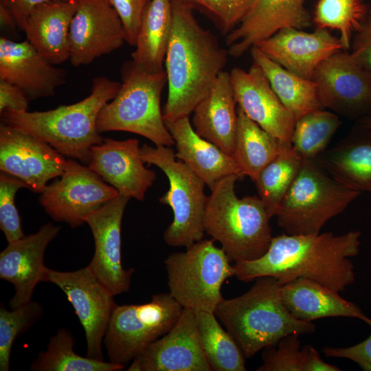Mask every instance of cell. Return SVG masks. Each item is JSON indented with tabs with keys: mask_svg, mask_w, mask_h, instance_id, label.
<instances>
[{
	"mask_svg": "<svg viewBox=\"0 0 371 371\" xmlns=\"http://www.w3.org/2000/svg\"><path fill=\"white\" fill-rule=\"evenodd\" d=\"M360 237L357 230L341 235L284 233L273 237L267 251L258 259L236 262L234 276L245 282L271 276L282 284L303 277L343 292L355 281L349 258L359 254Z\"/></svg>",
	"mask_w": 371,
	"mask_h": 371,
	"instance_id": "cell-1",
	"label": "cell"
},
{
	"mask_svg": "<svg viewBox=\"0 0 371 371\" xmlns=\"http://www.w3.org/2000/svg\"><path fill=\"white\" fill-rule=\"evenodd\" d=\"M172 28L164 63L168 92L164 121L189 117L223 71L229 55L200 25L191 5L172 0Z\"/></svg>",
	"mask_w": 371,
	"mask_h": 371,
	"instance_id": "cell-2",
	"label": "cell"
},
{
	"mask_svg": "<svg viewBox=\"0 0 371 371\" xmlns=\"http://www.w3.org/2000/svg\"><path fill=\"white\" fill-rule=\"evenodd\" d=\"M120 87V82L106 77H96L91 93L76 103L45 111L5 110L1 118L3 123L42 139L63 156L88 166L92 146L104 139L96 127L99 113Z\"/></svg>",
	"mask_w": 371,
	"mask_h": 371,
	"instance_id": "cell-3",
	"label": "cell"
},
{
	"mask_svg": "<svg viewBox=\"0 0 371 371\" xmlns=\"http://www.w3.org/2000/svg\"><path fill=\"white\" fill-rule=\"evenodd\" d=\"M282 285L274 277H260L246 293L231 299L223 298L217 306L216 317L246 358L276 345L290 334L315 332L313 322L295 318L286 308L281 299Z\"/></svg>",
	"mask_w": 371,
	"mask_h": 371,
	"instance_id": "cell-4",
	"label": "cell"
},
{
	"mask_svg": "<svg viewBox=\"0 0 371 371\" xmlns=\"http://www.w3.org/2000/svg\"><path fill=\"white\" fill-rule=\"evenodd\" d=\"M240 177L227 176L211 190L204 219L205 232L235 263L262 256L273 238L271 217L260 197L236 194L235 183Z\"/></svg>",
	"mask_w": 371,
	"mask_h": 371,
	"instance_id": "cell-5",
	"label": "cell"
},
{
	"mask_svg": "<svg viewBox=\"0 0 371 371\" xmlns=\"http://www.w3.org/2000/svg\"><path fill=\"white\" fill-rule=\"evenodd\" d=\"M121 74L122 82L117 95L98 116V133L126 131L142 135L155 146L175 144L161 109V95L167 83L166 71L147 72L131 60L124 63Z\"/></svg>",
	"mask_w": 371,
	"mask_h": 371,
	"instance_id": "cell-6",
	"label": "cell"
},
{
	"mask_svg": "<svg viewBox=\"0 0 371 371\" xmlns=\"http://www.w3.org/2000/svg\"><path fill=\"white\" fill-rule=\"evenodd\" d=\"M361 194L333 179L316 159H303L277 211L278 225L290 235L319 234Z\"/></svg>",
	"mask_w": 371,
	"mask_h": 371,
	"instance_id": "cell-7",
	"label": "cell"
},
{
	"mask_svg": "<svg viewBox=\"0 0 371 371\" xmlns=\"http://www.w3.org/2000/svg\"><path fill=\"white\" fill-rule=\"evenodd\" d=\"M214 240L202 239L164 261L168 293L183 308L214 313L223 284L234 276L231 260Z\"/></svg>",
	"mask_w": 371,
	"mask_h": 371,
	"instance_id": "cell-8",
	"label": "cell"
},
{
	"mask_svg": "<svg viewBox=\"0 0 371 371\" xmlns=\"http://www.w3.org/2000/svg\"><path fill=\"white\" fill-rule=\"evenodd\" d=\"M140 154L144 163L159 167L169 182L159 202L170 207L173 220L164 233L166 244L188 248L203 239L207 196L205 182L183 161L176 160L170 146L144 144Z\"/></svg>",
	"mask_w": 371,
	"mask_h": 371,
	"instance_id": "cell-9",
	"label": "cell"
},
{
	"mask_svg": "<svg viewBox=\"0 0 371 371\" xmlns=\"http://www.w3.org/2000/svg\"><path fill=\"white\" fill-rule=\"evenodd\" d=\"M183 308L169 293L144 304L117 305L104 338L109 361L123 366L133 361L174 326Z\"/></svg>",
	"mask_w": 371,
	"mask_h": 371,
	"instance_id": "cell-10",
	"label": "cell"
},
{
	"mask_svg": "<svg viewBox=\"0 0 371 371\" xmlns=\"http://www.w3.org/2000/svg\"><path fill=\"white\" fill-rule=\"evenodd\" d=\"M41 194V205L55 221L76 227L85 223L89 214L116 197L119 192L88 166L68 158L62 175Z\"/></svg>",
	"mask_w": 371,
	"mask_h": 371,
	"instance_id": "cell-11",
	"label": "cell"
},
{
	"mask_svg": "<svg viewBox=\"0 0 371 371\" xmlns=\"http://www.w3.org/2000/svg\"><path fill=\"white\" fill-rule=\"evenodd\" d=\"M43 282L58 286L73 306L85 330L87 356L104 360V338L117 305L115 295L88 266L74 271H59L46 267Z\"/></svg>",
	"mask_w": 371,
	"mask_h": 371,
	"instance_id": "cell-12",
	"label": "cell"
},
{
	"mask_svg": "<svg viewBox=\"0 0 371 371\" xmlns=\"http://www.w3.org/2000/svg\"><path fill=\"white\" fill-rule=\"evenodd\" d=\"M312 80L323 109L357 121L371 115V72L348 50H340L322 62Z\"/></svg>",
	"mask_w": 371,
	"mask_h": 371,
	"instance_id": "cell-13",
	"label": "cell"
},
{
	"mask_svg": "<svg viewBox=\"0 0 371 371\" xmlns=\"http://www.w3.org/2000/svg\"><path fill=\"white\" fill-rule=\"evenodd\" d=\"M46 142L18 127L0 126V170L41 193L64 172L67 159Z\"/></svg>",
	"mask_w": 371,
	"mask_h": 371,
	"instance_id": "cell-14",
	"label": "cell"
},
{
	"mask_svg": "<svg viewBox=\"0 0 371 371\" xmlns=\"http://www.w3.org/2000/svg\"><path fill=\"white\" fill-rule=\"evenodd\" d=\"M69 60L78 67L110 54L126 41L123 23L108 0H79L69 29Z\"/></svg>",
	"mask_w": 371,
	"mask_h": 371,
	"instance_id": "cell-15",
	"label": "cell"
},
{
	"mask_svg": "<svg viewBox=\"0 0 371 371\" xmlns=\"http://www.w3.org/2000/svg\"><path fill=\"white\" fill-rule=\"evenodd\" d=\"M129 199L119 194L85 218L95 243L94 255L87 266L114 295L129 291L135 271L125 269L121 260L122 221Z\"/></svg>",
	"mask_w": 371,
	"mask_h": 371,
	"instance_id": "cell-16",
	"label": "cell"
},
{
	"mask_svg": "<svg viewBox=\"0 0 371 371\" xmlns=\"http://www.w3.org/2000/svg\"><path fill=\"white\" fill-rule=\"evenodd\" d=\"M129 371H212L203 351L196 312L183 308L174 326L133 361Z\"/></svg>",
	"mask_w": 371,
	"mask_h": 371,
	"instance_id": "cell-17",
	"label": "cell"
},
{
	"mask_svg": "<svg viewBox=\"0 0 371 371\" xmlns=\"http://www.w3.org/2000/svg\"><path fill=\"white\" fill-rule=\"evenodd\" d=\"M229 74L238 106L267 132L292 144L295 117L276 95L260 67L254 62L247 71L234 67Z\"/></svg>",
	"mask_w": 371,
	"mask_h": 371,
	"instance_id": "cell-18",
	"label": "cell"
},
{
	"mask_svg": "<svg viewBox=\"0 0 371 371\" xmlns=\"http://www.w3.org/2000/svg\"><path fill=\"white\" fill-rule=\"evenodd\" d=\"M140 148L137 139L104 138L102 143L92 146L88 167L120 194L143 201L156 174L144 166Z\"/></svg>",
	"mask_w": 371,
	"mask_h": 371,
	"instance_id": "cell-19",
	"label": "cell"
},
{
	"mask_svg": "<svg viewBox=\"0 0 371 371\" xmlns=\"http://www.w3.org/2000/svg\"><path fill=\"white\" fill-rule=\"evenodd\" d=\"M254 46L286 69L308 80L322 62L343 49L340 38L328 30L306 32L294 27L281 29Z\"/></svg>",
	"mask_w": 371,
	"mask_h": 371,
	"instance_id": "cell-20",
	"label": "cell"
},
{
	"mask_svg": "<svg viewBox=\"0 0 371 371\" xmlns=\"http://www.w3.org/2000/svg\"><path fill=\"white\" fill-rule=\"evenodd\" d=\"M60 230V226L46 223L36 233L8 243L0 253V278L15 290L9 301L12 309L30 302L36 286L43 282L45 251Z\"/></svg>",
	"mask_w": 371,
	"mask_h": 371,
	"instance_id": "cell-21",
	"label": "cell"
},
{
	"mask_svg": "<svg viewBox=\"0 0 371 371\" xmlns=\"http://www.w3.org/2000/svg\"><path fill=\"white\" fill-rule=\"evenodd\" d=\"M304 2L305 0H254L238 25L226 35L229 55L239 57L281 29L308 27L312 18Z\"/></svg>",
	"mask_w": 371,
	"mask_h": 371,
	"instance_id": "cell-22",
	"label": "cell"
},
{
	"mask_svg": "<svg viewBox=\"0 0 371 371\" xmlns=\"http://www.w3.org/2000/svg\"><path fill=\"white\" fill-rule=\"evenodd\" d=\"M66 71L45 58L26 40L0 38V80L19 87L29 100L54 95Z\"/></svg>",
	"mask_w": 371,
	"mask_h": 371,
	"instance_id": "cell-23",
	"label": "cell"
},
{
	"mask_svg": "<svg viewBox=\"0 0 371 371\" xmlns=\"http://www.w3.org/2000/svg\"><path fill=\"white\" fill-rule=\"evenodd\" d=\"M177 146L175 156L203 180L212 190L222 179L243 175L233 157L194 131L189 117L165 121Z\"/></svg>",
	"mask_w": 371,
	"mask_h": 371,
	"instance_id": "cell-24",
	"label": "cell"
},
{
	"mask_svg": "<svg viewBox=\"0 0 371 371\" xmlns=\"http://www.w3.org/2000/svg\"><path fill=\"white\" fill-rule=\"evenodd\" d=\"M79 0H49L35 6L23 31L26 40L52 65L69 59V29Z\"/></svg>",
	"mask_w": 371,
	"mask_h": 371,
	"instance_id": "cell-25",
	"label": "cell"
},
{
	"mask_svg": "<svg viewBox=\"0 0 371 371\" xmlns=\"http://www.w3.org/2000/svg\"><path fill=\"white\" fill-rule=\"evenodd\" d=\"M230 74L223 71L192 112V126L203 139L232 156L238 113Z\"/></svg>",
	"mask_w": 371,
	"mask_h": 371,
	"instance_id": "cell-26",
	"label": "cell"
},
{
	"mask_svg": "<svg viewBox=\"0 0 371 371\" xmlns=\"http://www.w3.org/2000/svg\"><path fill=\"white\" fill-rule=\"evenodd\" d=\"M281 299L290 314L299 320L312 322L324 317H346L359 319L371 326V319L357 305L342 298L338 292L306 278L284 284Z\"/></svg>",
	"mask_w": 371,
	"mask_h": 371,
	"instance_id": "cell-27",
	"label": "cell"
},
{
	"mask_svg": "<svg viewBox=\"0 0 371 371\" xmlns=\"http://www.w3.org/2000/svg\"><path fill=\"white\" fill-rule=\"evenodd\" d=\"M315 159L344 186L360 192H371L370 129L357 122L345 138Z\"/></svg>",
	"mask_w": 371,
	"mask_h": 371,
	"instance_id": "cell-28",
	"label": "cell"
},
{
	"mask_svg": "<svg viewBox=\"0 0 371 371\" xmlns=\"http://www.w3.org/2000/svg\"><path fill=\"white\" fill-rule=\"evenodd\" d=\"M172 28V0H150L143 14L131 60L140 69L165 70L166 54Z\"/></svg>",
	"mask_w": 371,
	"mask_h": 371,
	"instance_id": "cell-29",
	"label": "cell"
},
{
	"mask_svg": "<svg viewBox=\"0 0 371 371\" xmlns=\"http://www.w3.org/2000/svg\"><path fill=\"white\" fill-rule=\"evenodd\" d=\"M232 155L243 176L254 181L260 172L290 143L273 136L251 120L238 106Z\"/></svg>",
	"mask_w": 371,
	"mask_h": 371,
	"instance_id": "cell-30",
	"label": "cell"
},
{
	"mask_svg": "<svg viewBox=\"0 0 371 371\" xmlns=\"http://www.w3.org/2000/svg\"><path fill=\"white\" fill-rule=\"evenodd\" d=\"M250 51L253 61L260 67L272 89L293 113L295 121L311 111L323 109L313 80L305 79L286 69L256 46Z\"/></svg>",
	"mask_w": 371,
	"mask_h": 371,
	"instance_id": "cell-31",
	"label": "cell"
},
{
	"mask_svg": "<svg viewBox=\"0 0 371 371\" xmlns=\"http://www.w3.org/2000/svg\"><path fill=\"white\" fill-rule=\"evenodd\" d=\"M201 345L214 371L246 370L245 356L232 335L224 330L214 313L196 311Z\"/></svg>",
	"mask_w": 371,
	"mask_h": 371,
	"instance_id": "cell-32",
	"label": "cell"
},
{
	"mask_svg": "<svg viewBox=\"0 0 371 371\" xmlns=\"http://www.w3.org/2000/svg\"><path fill=\"white\" fill-rule=\"evenodd\" d=\"M74 338L65 328L58 330L45 351L41 352L32 363L33 371H118L125 366L106 362L77 355L74 350Z\"/></svg>",
	"mask_w": 371,
	"mask_h": 371,
	"instance_id": "cell-33",
	"label": "cell"
},
{
	"mask_svg": "<svg viewBox=\"0 0 371 371\" xmlns=\"http://www.w3.org/2000/svg\"><path fill=\"white\" fill-rule=\"evenodd\" d=\"M302 163L303 159L293 150L292 144H289L260 172L254 181L258 196L271 218L276 215Z\"/></svg>",
	"mask_w": 371,
	"mask_h": 371,
	"instance_id": "cell-34",
	"label": "cell"
},
{
	"mask_svg": "<svg viewBox=\"0 0 371 371\" xmlns=\"http://www.w3.org/2000/svg\"><path fill=\"white\" fill-rule=\"evenodd\" d=\"M299 334H290L276 345L263 349L262 364L258 371H339L335 366L324 361L312 346L302 348Z\"/></svg>",
	"mask_w": 371,
	"mask_h": 371,
	"instance_id": "cell-35",
	"label": "cell"
},
{
	"mask_svg": "<svg viewBox=\"0 0 371 371\" xmlns=\"http://www.w3.org/2000/svg\"><path fill=\"white\" fill-rule=\"evenodd\" d=\"M370 10L364 0H318L312 21L316 29L337 30L343 49L348 50Z\"/></svg>",
	"mask_w": 371,
	"mask_h": 371,
	"instance_id": "cell-36",
	"label": "cell"
},
{
	"mask_svg": "<svg viewBox=\"0 0 371 371\" xmlns=\"http://www.w3.org/2000/svg\"><path fill=\"white\" fill-rule=\"evenodd\" d=\"M341 124L335 113L324 109L311 111L295 121L292 147L303 159H315L326 150Z\"/></svg>",
	"mask_w": 371,
	"mask_h": 371,
	"instance_id": "cell-37",
	"label": "cell"
},
{
	"mask_svg": "<svg viewBox=\"0 0 371 371\" xmlns=\"http://www.w3.org/2000/svg\"><path fill=\"white\" fill-rule=\"evenodd\" d=\"M43 315L42 306L32 301L8 311L2 304L0 308V370H10L12 348L19 336L27 330Z\"/></svg>",
	"mask_w": 371,
	"mask_h": 371,
	"instance_id": "cell-38",
	"label": "cell"
},
{
	"mask_svg": "<svg viewBox=\"0 0 371 371\" xmlns=\"http://www.w3.org/2000/svg\"><path fill=\"white\" fill-rule=\"evenodd\" d=\"M27 188L22 180L4 172L0 174V227L8 243L18 240L25 235L21 218L14 203L16 192Z\"/></svg>",
	"mask_w": 371,
	"mask_h": 371,
	"instance_id": "cell-39",
	"label": "cell"
},
{
	"mask_svg": "<svg viewBox=\"0 0 371 371\" xmlns=\"http://www.w3.org/2000/svg\"><path fill=\"white\" fill-rule=\"evenodd\" d=\"M210 13L221 30L228 34L241 22L254 0H183Z\"/></svg>",
	"mask_w": 371,
	"mask_h": 371,
	"instance_id": "cell-40",
	"label": "cell"
},
{
	"mask_svg": "<svg viewBox=\"0 0 371 371\" xmlns=\"http://www.w3.org/2000/svg\"><path fill=\"white\" fill-rule=\"evenodd\" d=\"M118 14L126 34V42L135 46L144 11L150 0H108Z\"/></svg>",
	"mask_w": 371,
	"mask_h": 371,
	"instance_id": "cell-41",
	"label": "cell"
},
{
	"mask_svg": "<svg viewBox=\"0 0 371 371\" xmlns=\"http://www.w3.org/2000/svg\"><path fill=\"white\" fill-rule=\"evenodd\" d=\"M322 352L327 357L350 359L364 371H371V334L363 341L346 348L325 346Z\"/></svg>",
	"mask_w": 371,
	"mask_h": 371,
	"instance_id": "cell-42",
	"label": "cell"
},
{
	"mask_svg": "<svg viewBox=\"0 0 371 371\" xmlns=\"http://www.w3.org/2000/svg\"><path fill=\"white\" fill-rule=\"evenodd\" d=\"M350 49L354 60L371 72V9L361 27L354 34Z\"/></svg>",
	"mask_w": 371,
	"mask_h": 371,
	"instance_id": "cell-43",
	"label": "cell"
},
{
	"mask_svg": "<svg viewBox=\"0 0 371 371\" xmlns=\"http://www.w3.org/2000/svg\"><path fill=\"white\" fill-rule=\"evenodd\" d=\"M29 100L19 87L0 80V113L5 110L26 111Z\"/></svg>",
	"mask_w": 371,
	"mask_h": 371,
	"instance_id": "cell-44",
	"label": "cell"
},
{
	"mask_svg": "<svg viewBox=\"0 0 371 371\" xmlns=\"http://www.w3.org/2000/svg\"><path fill=\"white\" fill-rule=\"evenodd\" d=\"M49 0H0L12 13L18 27L23 31L27 17L32 10L38 4Z\"/></svg>",
	"mask_w": 371,
	"mask_h": 371,
	"instance_id": "cell-45",
	"label": "cell"
},
{
	"mask_svg": "<svg viewBox=\"0 0 371 371\" xmlns=\"http://www.w3.org/2000/svg\"><path fill=\"white\" fill-rule=\"evenodd\" d=\"M0 24L3 28L14 29L18 27L12 13L0 3Z\"/></svg>",
	"mask_w": 371,
	"mask_h": 371,
	"instance_id": "cell-46",
	"label": "cell"
},
{
	"mask_svg": "<svg viewBox=\"0 0 371 371\" xmlns=\"http://www.w3.org/2000/svg\"><path fill=\"white\" fill-rule=\"evenodd\" d=\"M357 122L363 125V126L371 130V115L364 117L357 120Z\"/></svg>",
	"mask_w": 371,
	"mask_h": 371,
	"instance_id": "cell-47",
	"label": "cell"
}]
</instances>
